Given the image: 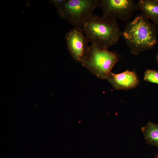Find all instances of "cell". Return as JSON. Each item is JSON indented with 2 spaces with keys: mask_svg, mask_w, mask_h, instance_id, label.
I'll return each mask as SVG.
<instances>
[{
  "mask_svg": "<svg viewBox=\"0 0 158 158\" xmlns=\"http://www.w3.org/2000/svg\"><path fill=\"white\" fill-rule=\"evenodd\" d=\"M137 4L145 17L155 24L158 22V2L156 0H140Z\"/></svg>",
  "mask_w": 158,
  "mask_h": 158,
  "instance_id": "obj_8",
  "label": "cell"
},
{
  "mask_svg": "<svg viewBox=\"0 0 158 158\" xmlns=\"http://www.w3.org/2000/svg\"><path fill=\"white\" fill-rule=\"evenodd\" d=\"M65 0H51L49 2L54 5L56 8H58L65 1Z\"/></svg>",
  "mask_w": 158,
  "mask_h": 158,
  "instance_id": "obj_11",
  "label": "cell"
},
{
  "mask_svg": "<svg viewBox=\"0 0 158 158\" xmlns=\"http://www.w3.org/2000/svg\"><path fill=\"white\" fill-rule=\"evenodd\" d=\"M107 80L116 90L131 89L137 87L140 82L136 72L128 70L118 74L111 72Z\"/></svg>",
  "mask_w": 158,
  "mask_h": 158,
  "instance_id": "obj_7",
  "label": "cell"
},
{
  "mask_svg": "<svg viewBox=\"0 0 158 158\" xmlns=\"http://www.w3.org/2000/svg\"><path fill=\"white\" fill-rule=\"evenodd\" d=\"M141 131L147 143L158 147V124L148 121Z\"/></svg>",
  "mask_w": 158,
  "mask_h": 158,
  "instance_id": "obj_9",
  "label": "cell"
},
{
  "mask_svg": "<svg viewBox=\"0 0 158 158\" xmlns=\"http://www.w3.org/2000/svg\"><path fill=\"white\" fill-rule=\"evenodd\" d=\"M156 60L157 62L158 63V52L156 56Z\"/></svg>",
  "mask_w": 158,
  "mask_h": 158,
  "instance_id": "obj_12",
  "label": "cell"
},
{
  "mask_svg": "<svg viewBox=\"0 0 158 158\" xmlns=\"http://www.w3.org/2000/svg\"><path fill=\"white\" fill-rule=\"evenodd\" d=\"M119 59V55L115 51L101 49L92 44L86 57L81 63L97 77L107 80Z\"/></svg>",
  "mask_w": 158,
  "mask_h": 158,
  "instance_id": "obj_3",
  "label": "cell"
},
{
  "mask_svg": "<svg viewBox=\"0 0 158 158\" xmlns=\"http://www.w3.org/2000/svg\"><path fill=\"white\" fill-rule=\"evenodd\" d=\"M156 0L157 2H158V0Z\"/></svg>",
  "mask_w": 158,
  "mask_h": 158,
  "instance_id": "obj_15",
  "label": "cell"
},
{
  "mask_svg": "<svg viewBox=\"0 0 158 158\" xmlns=\"http://www.w3.org/2000/svg\"><path fill=\"white\" fill-rule=\"evenodd\" d=\"M98 7L102 10L103 18L124 21L130 20L133 13L139 10L137 3L133 0H98Z\"/></svg>",
  "mask_w": 158,
  "mask_h": 158,
  "instance_id": "obj_5",
  "label": "cell"
},
{
  "mask_svg": "<svg viewBox=\"0 0 158 158\" xmlns=\"http://www.w3.org/2000/svg\"><path fill=\"white\" fill-rule=\"evenodd\" d=\"M156 24L157 25V26L158 27V22Z\"/></svg>",
  "mask_w": 158,
  "mask_h": 158,
  "instance_id": "obj_14",
  "label": "cell"
},
{
  "mask_svg": "<svg viewBox=\"0 0 158 158\" xmlns=\"http://www.w3.org/2000/svg\"><path fill=\"white\" fill-rule=\"evenodd\" d=\"M144 81L158 84V70L147 69L145 72Z\"/></svg>",
  "mask_w": 158,
  "mask_h": 158,
  "instance_id": "obj_10",
  "label": "cell"
},
{
  "mask_svg": "<svg viewBox=\"0 0 158 158\" xmlns=\"http://www.w3.org/2000/svg\"><path fill=\"white\" fill-rule=\"evenodd\" d=\"M148 20L142 14H138L126 24L122 32V36L133 54L152 49L157 44V28Z\"/></svg>",
  "mask_w": 158,
  "mask_h": 158,
  "instance_id": "obj_1",
  "label": "cell"
},
{
  "mask_svg": "<svg viewBox=\"0 0 158 158\" xmlns=\"http://www.w3.org/2000/svg\"><path fill=\"white\" fill-rule=\"evenodd\" d=\"M154 158H158V153L155 156Z\"/></svg>",
  "mask_w": 158,
  "mask_h": 158,
  "instance_id": "obj_13",
  "label": "cell"
},
{
  "mask_svg": "<svg viewBox=\"0 0 158 158\" xmlns=\"http://www.w3.org/2000/svg\"><path fill=\"white\" fill-rule=\"evenodd\" d=\"M65 39L71 58L75 62L81 63L86 57L90 47L83 29L74 27L66 33Z\"/></svg>",
  "mask_w": 158,
  "mask_h": 158,
  "instance_id": "obj_6",
  "label": "cell"
},
{
  "mask_svg": "<svg viewBox=\"0 0 158 158\" xmlns=\"http://www.w3.org/2000/svg\"><path fill=\"white\" fill-rule=\"evenodd\" d=\"M82 28L88 42L102 49H108L116 44L122 36L116 20L93 14L85 21Z\"/></svg>",
  "mask_w": 158,
  "mask_h": 158,
  "instance_id": "obj_2",
  "label": "cell"
},
{
  "mask_svg": "<svg viewBox=\"0 0 158 158\" xmlns=\"http://www.w3.org/2000/svg\"><path fill=\"white\" fill-rule=\"evenodd\" d=\"M98 3V0H65L56 9L60 18L74 27L81 28L93 14Z\"/></svg>",
  "mask_w": 158,
  "mask_h": 158,
  "instance_id": "obj_4",
  "label": "cell"
}]
</instances>
